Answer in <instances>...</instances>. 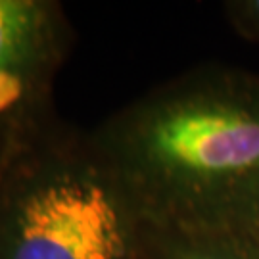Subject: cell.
<instances>
[{
	"label": "cell",
	"mask_w": 259,
	"mask_h": 259,
	"mask_svg": "<svg viewBox=\"0 0 259 259\" xmlns=\"http://www.w3.org/2000/svg\"><path fill=\"white\" fill-rule=\"evenodd\" d=\"M2 167H4V163H2V157H0V173H2Z\"/></svg>",
	"instance_id": "cell-7"
},
{
	"label": "cell",
	"mask_w": 259,
	"mask_h": 259,
	"mask_svg": "<svg viewBox=\"0 0 259 259\" xmlns=\"http://www.w3.org/2000/svg\"><path fill=\"white\" fill-rule=\"evenodd\" d=\"M244 232H246V234H250L251 238H253V240L259 244V217L253 223H251L250 227H246V229H244Z\"/></svg>",
	"instance_id": "cell-6"
},
{
	"label": "cell",
	"mask_w": 259,
	"mask_h": 259,
	"mask_svg": "<svg viewBox=\"0 0 259 259\" xmlns=\"http://www.w3.org/2000/svg\"><path fill=\"white\" fill-rule=\"evenodd\" d=\"M223 10L242 38L259 42V0H229L223 4Z\"/></svg>",
	"instance_id": "cell-5"
},
{
	"label": "cell",
	"mask_w": 259,
	"mask_h": 259,
	"mask_svg": "<svg viewBox=\"0 0 259 259\" xmlns=\"http://www.w3.org/2000/svg\"><path fill=\"white\" fill-rule=\"evenodd\" d=\"M148 219L93 133L54 119L0 173V259H144Z\"/></svg>",
	"instance_id": "cell-2"
},
{
	"label": "cell",
	"mask_w": 259,
	"mask_h": 259,
	"mask_svg": "<svg viewBox=\"0 0 259 259\" xmlns=\"http://www.w3.org/2000/svg\"><path fill=\"white\" fill-rule=\"evenodd\" d=\"M71 47L62 6L47 0H0V157L58 119L52 84Z\"/></svg>",
	"instance_id": "cell-3"
},
{
	"label": "cell",
	"mask_w": 259,
	"mask_h": 259,
	"mask_svg": "<svg viewBox=\"0 0 259 259\" xmlns=\"http://www.w3.org/2000/svg\"><path fill=\"white\" fill-rule=\"evenodd\" d=\"M152 225L244 231L259 217V75L204 65L93 131Z\"/></svg>",
	"instance_id": "cell-1"
},
{
	"label": "cell",
	"mask_w": 259,
	"mask_h": 259,
	"mask_svg": "<svg viewBox=\"0 0 259 259\" xmlns=\"http://www.w3.org/2000/svg\"><path fill=\"white\" fill-rule=\"evenodd\" d=\"M144 259H259V244L234 229H186L152 225Z\"/></svg>",
	"instance_id": "cell-4"
}]
</instances>
